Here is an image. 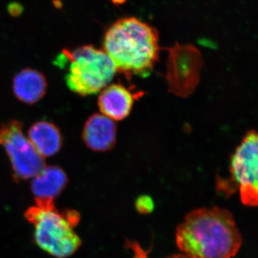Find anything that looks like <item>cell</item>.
Segmentation results:
<instances>
[{
    "label": "cell",
    "instance_id": "6",
    "mask_svg": "<svg viewBox=\"0 0 258 258\" xmlns=\"http://www.w3.org/2000/svg\"><path fill=\"white\" fill-rule=\"evenodd\" d=\"M23 124L10 120L0 127V145L8 154L15 179L25 180L36 176L45 167L43 157L24 135Z\"/></svg>",
    "mask_w": 258,
    "mask_h": 258
},
{
    "label": "cell",
    "instance_id": "14",
    "mask_svg": "<svg viewBox=\"0 0 258 258\" xmlns=\"http://www.w3.org/2000/svg\"><path fill=\"white\" fill-rule=\"evenodd\" d=\"M126 247L133 249L134 251V258H148L147 252L141 247L140 244L137 242L127 241Z\"/></svg>",
    "mask_w": 258,
    "mask_h": 258
},
{
    "label": "cell",
    "instance_id": "9",
    "mask_svg": "<svg viewBox=\"0 0 258 258\" xmlns=\"http://www.w3.org/2000/svg\"><path fill=\"white\" fill-rule=\"evenodd\" d=\"M138 96L123 85L112 84L103 88L98 98V107L103 115L110 119L121 120L128 116Z\"/></svg>",
    "mask_w": 258,
    "mask_h": 258
},
{
    "label": "cell",
    "instance_id": "15",
    "mask_svg": "<svg viewBox=\"0 0 258 258\" xmlns=\"http://www.w3.org/2000/svg\"><path fill=\"white\" fill-rule=\"evenodd\" d=\"M167 258H189L187 257V256L185 255V254H174V255L171 256V257H169Z\"/></svg>",
    "mask_w": 258,
    "mask_h": 258
},
{
    "label": "cell",
    "instance_id": "11",
    "mask_svg": "<svg viewBox=\"0 0 258 258\" xmlns=\"http://www.w3.org/2000/svg\"><path fill=\"white\" fill-rule=\"evenodd\" d=\"M68 177L58 166H45L31 183L32 193L35 200H54L66 187Z\"/></svg>",
    "mask_w": 258,
    "mask_h": 258
},
{
    "label": "cell",
    "instance_id": "4",
    "mask_svg": "<svg viewBox=\"0 0 258 258\" xmlns=\"http://www.w3.org/2000/svg\"><path fill=\"white\" fill-rule=\"evenodd\" d=\"M55 63L61 67L69 64L66 84L71 91L83 96L100 92L111 82L117 71L106 52L93 45L64 50Z\"/></svg>",
    "mask_w": 258,
    "mask_h": 258
},
{
    "label": "cell",
    "instance_id": "2",
    "mask_svg": "<svg viewBox=\"0 0 258 258\" xmlns=\"http://www.w3.org/2000/svg\"><path fill=\"white\" fill-rule=\"evenodd\" d=\"M103 50L117 71L127 76H144L149 74L159 57V35L139 19H120L105 33Z\"/></svg>",
    "mask_w": 258,
    "mask_h": 258
},
{
    "label": "cell",
    "instance_id": "12",
    "mask_svg": "<svg viewBox=\"0 0 258 258\" xmlns=\"http://www.w3.org/2000/svg\"><path fill=\"white\" fill-rule=\"evenodd\" d=\"M29 139L42 157L55 155L60 150L62 137L53 123L41 120L34 123L28 132Z\"/></svg>",
    "mask_w": 258,
    "mask_h": 258
},
{
    "label": "cell",
    "instance_id": "8",
    "mask_svg": "<svg viewBox=\"0 0 258 258\" xmlns=\"http://www.w3.org/2000/svg\"><path fill=\"white\" fill-rule=\"evenodd\" d=\"M116 132V125L113 120L103 114H94L85 124L83 139L91 150L106 152L114 147Z\"/></svg>",
    "mask_w": 258,
    "mask_h": 258
},
{
    "label": "cell",
    "instance_id": "16",
    "mask_svg": "<svg viewBox=\"0 0 258 258\" xmlns=\"http://www.w3.org/2000/svg\"><path fill=\"white\" fill-rule=\"evenodd\" d=\"M114 4H122V3H124L125 0H112Z\"/></svg>",
    "mask_w": 258,
    "mask_h": 258
},
{
    "label": "cell",
    "instance_id": "3",
    "mask_svg": "<svg viewBox=\"0 0 258 258\" xmlns=\"http://www.w3.org/2000/svg\"><path fill=\"white\" fill-rule=\"evenodd\" d=\"M36 205L25 212V218L35 227V242L40 248L57 258H66L77 251L81 238L74 232L79 223L75 210L60 212L53 200H35Z\"/></svg>",
    "mask_w": 258,
    "mask_h": 258
},
{
    "label": "cell",
    "instance_id": "1",
    "mask_svg": "<svg viewBox=\"0 0 258 258\" xmlns=\"http://www.w3.org/2000/svg\"><path fill=\"white\" fill-rule=\"evenodd\" d=\"M176 240L189 258H232L242 242L232 214L217 207L189 212L178 226Z\"/></svg>",
    "mask_w": 258,
    "mask_h": 258
},
{
    "label": "cell",
    "instance_id": "7",
    "mask_svg": "<svg viewBox=\"0 0 258 258\" xmlns=\"http://www.w3.org/2000/svg\"><path fill=\"white\" fill-rule=\"evenodd\" d=\"M202 66L201 55L196 47L180 45L171 47L166 79L171 93L181 97L191 94L200 81Z\"/></svg>",
    "mask_w": 258,
    "mask_h": 258
},
{
    "label": "cell",
    "instance_id": "10",
    "mask_svg": "<svg viewBox=\"0 0 258 258\" xmlns=\"http://www.w3.org/2000/svg\"><path fill=\"white\" fill-rule=\"evenodd\" d=\"M47 87L46 79L36 70H22L13 79L15 96L27 104H34L40 101L45 96Z\"/></svg>",
    "mask_w": 258,
    "mask_h": 258
},
{
    "label": "cell",
    "instance_id": "13",
    "mask_svg": "<svg viewBox=\"0 0 258 258\" xmlns=\"http://www.w3.org/2000/svg\"><path fill=\"white\" fill-rule=\"evenodd\" d=\"M137 211L142 215L152 213L154 210V203L149 196H142L137 199L135 204Z\"/></svg>",
    "mask_w": 258,
    "mask_h": 258
},
{
    "label": "cell",
    "instance_id": "5",
    "mask_svg": "<svg viewBox=\"0 0 258 258\" xmlns=\"http://www.w3.org/2000/svg\"><path fill=\"white\" fill-rule=\"evenodd\" d=\"M257 133L251 131L231 159V179L217 182V189L225 195H232L238 189L241 202L249 207L257 206Z\"/></svg>",
    "mask_w": 258,
    "mask_h": 258
}]
</instances>
